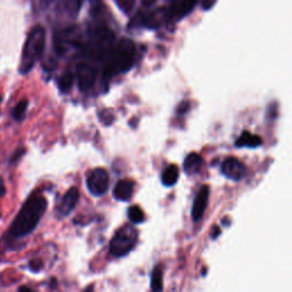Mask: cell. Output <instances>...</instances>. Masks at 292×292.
<instances>
[{"label":"cell","mask_w":292,"mask_h":292,"mask_svg":"<svg viewBox=\"0 0 292 292\" xmlns=\"http://www.w3.org/2000/svg\"><path fill=\"white\" fill-rule=\"evenodd\" d=\"M136 48L132 40L122 39L114 49L110 51L109 63L104 68V80H109L113 75L125 73L135 63Z\"/></svg>","instance_id":"2"},{"label":"cell","mask_w":292,"mask_h":292,"mask_svg":"<svg viewBox=\"0 0 292 292\" xmlns=\"http://www.w3.org/2000/svg\"><path fill=\"white\" fill-rule=\"evenodd\" d=\"M263 144V140L259 136L253 135L249 132H243L241 136L235 140L236 147H250V149H255Z\"/></svg>","instance_id":"12"},{"label":"cell","mask_w":292,"mask_h":292,"mask_svg":"<svg viewBox=\"0 0 292 292\" xmlns=\"http://www.w3.org/2000/svg\"><path fill=\"white\" fill-rule=\"evenodd\" d=\"M43 269V262L40 259H33L30 262V270L34 273H38Z\"/></svg>","instance_id":"23"},{"label":"cell","mask_w":292,"mask_h":292,"mask_svg":"<svg viewBox=\"0 0 292 292\" xmlns=\"http://www.w3.org/2000/svg\"><path fill=\"white\" fill-rule=\"evenodd\" d=\"M19 290L20 291H32V289H31V288H27V287H20Z\"/></svg>","instance_id":"30"},{"label":"cell","mask_w":292,"mask_h":292,"mask_svg":"<svg viewBox=\"0 0 292 292\" xmlns=\"http://www.w3.org/2000/svg\"><path fill=\"white\" fill-rule=\"evenodd\" d=\"M98 116H99V121H102L105 126L112 125L113 121H114V114H113V112L109 109H105L99 112Z\"/></svg>","instance_id":"20"},{"label":"cell","mask_w":292,"mask_h":292,"mask_svg":"<svg viewBox=\"0 0 292 292\" xmlns=\"http://www.w3.org/2000/svg\"><path fill=\"white\" fill-rule=\"evenodd\" d=\"M46 43V32L43 26L33 27L24 45L22 58L20 64V73L26 74L32 70L34 65L40 60L45 49Z\"/></svg>","instance_id":"3"},{"label":"cell","mask_w":292,"mask_h":292,"mask_svg":"<svg viewBox=\"0 0 292 292\" xmlns=\"http://www.w3.org/2000/svg\"><path fill=\"white\" fill-rule=\"evenodd\" d=\"M188 110H190V103L188 102H181L180 104V106H178V109H177V113L178 114H185V113H186Z\"/></svg>","instance_id":"24"},{"label":"cell","mask_w":292,"mask_h":292,"mask_svg":"<svg viewBox=\"0 0 292 292\" xmlns=\"http://www.w3.org/2000/svg\"><path fill=\"white\" fill-rule=\"evenodd\" d=\"M75 73L80 91H88L94 86L97 78V70L88 63H79L75 68Z\"/></svg>","instance_id":"6"},{"label":"cell","mask_w":292,"mask_h":292,"mask_svg":"<svg viewBox=\"0 0 292 292\" xmlns=\"http://www.w3.org/2000/svg\"><path fill=\"white\" fill-rule=\"evenodd\" d=\"M167 15L168 14L166 9L159 8L157 10H154L153 13H151L147 17H145L144 23H145V25L150 27V29H157V27L161 25V23H162V21Z\"/></svg>","instance_id":"15"},{"label":"cell","mask_w":292,"mask_h":292,"mask_svg":"<svg viewBox=\"0 0 292 292\" xmlns=\"http://www.w3.org/2000/svg\"><path fill=\"white\" fill-rule=\"evenodd\" d=\"M138 233L133 226H123L110 242V253L114 257H123L136 246Z\"/></svg>","instance_id":"4"},{"label":"cell","mask_w":292,"mask_h":292,"mask_svg":"<svg viewBox=\"0 0 292 292\" xmlns=\"http://www.w3.org/2000/svg\"><path fill=\"white\" fill-rule=\"evenodd\" d=\"M178 178H180V168L176 164H170L169 167H167L163 170L162 177H161V181L164 186L170 187L174 186L177 183Z\"/></svg>","instance_id":"14"},{"label":"cell","mask_w":292,"mask_h":292,"mask_svg":"<svg viewBox=\"0 0 292 292\" xmlns=\"http://www.w3.org/2000/svg\"><path fill=\"white\" fill-rule=\"evenodd\" d=\"M65 1H67V5L68 9H70V12L73 14H77L79 12L82 3V0H65Z\"/></svg>","instance_id":"21"},{"label":"cell","mask_w":292,"mask_h":292,"mask_svg":"<svg viewBox=\"0 0 292 292\" xmlns=\"http://www.w3.org/2000/svg\"><path fill=\"white\" fill-rule=\"evenodd\" d=\"M1 101H2V97H1V96H0V104H1Z\"/></svg>","instance_id":"31"},{"label":"cell","mask_w":292,"mask_h":292,"mask_svg":"<svg viewBox=\"0 0 292 292\" xmlns=\"http://www.w3.org/2000/svg\"><path fill=\"white\" fill-rule=\"evenodd\" d=\"M209 194H210V190H209L208 185H203L199 190L197 197L194 199L193 207H192V218L194 222H199L204 215L209 201Z\"/></svg>","instance_id":"8"},{"label":"cell","mask_w":292,"mask_h":292,"mask_svg":"<svg viewBox=\"0 0 292 292\" xmlns=\"http://www.w3.org/2000/svg\"><path fill=\"white\" fill-rule=\"evenodd\" d=\"M222 174L228 180L240 181L246 177L247 168L240 160L235 157H228L222 164Z\"/></svg>","instance_id":"7"},{"label":"cell","mask_w":292,"mask_h":292,"mask_svg":"<svg viewBox=\"0 0 292 292\" xmlns=\"http://www.w3.org/2000/svg\"><path fill=\"white\" fill-rule=\"evenodd\" d=\"M216 1H217V0H202V1H201V6H202V8H203L204 10H209V9H211L212 7L215 6Z\"/></svg>","instance_id":"25"},{"label":"cell","mask_w":292,"mask_h":292,"mask_svg":"<svg viewBox=\"0 0 292 292\" xmlns=\"http://www.w3.org/2000/svg\"><path fill=\"white\" fill-rule=\"evenodd\" d=\"M27 105H29V102H27L26 99H22V101H21L19 104H17L15 108L13 109V112H12L13 118L17 120V121L22 120L24 114H25V112H26Z\"/></svg>","instance_id":"19"},{"label":"cell","mask_w":292,"mask_h":292,"mask_svg":"<svg viewBox=\"0 0 292 292\" xmlns=\"http://www.w3.org/2000/svg\"><path fill=\"white\" fill-rule=\"evenodd\" d=\"M79 200V191L77 187H71L62 199L58 212L61 216H67L71 214V211L75 208Z\"/></svg>","instance_id":"9"},{"label":"cell","mask_w":292,"mask_h":292,"mask_svg":"<svg viewBox=\"0 0 292 292\" xmlns=\"http://www.w3.org/2000/svg\"><path fill=\"white\" fill-rule=\"evenodd\" d=\"M198 0H181L180 3H177L176 6L173 7L168 13V16L174 17V19L180 20L184 16H186L192 9L194 8L197 5Z\"/></svg>","instance_id":"11"},{"label":"cell","mask_w":292,"mask_h":292,"mask_svg":"<svg viewBox=\"0 0 292 292\" xmlns=\"http://www.w3.org/2000/svg\"><path fill=\"white\" fill-rule=\"evenodd\" d=\"M128 217L130 222H133L134 224H140L145 219L143 210L139 207H137V205H133V207L128 209Z\"/></svg>","instance_id":"18"},{"label":"cell","mask_w":292,"mask_h":292,"mask_svg":"<svg viewBox=\"0 0 292 292\" xmlns=\"http://www.w3.org/2000/svg\"><path fill=\"white\" fill-rule=\"evenodd\" d=\"M74 81V74L72 72H67V73L62 74L61 78L58 79V88L62 92H67L73 86Z\"/></svg>","instance_id":"16"},{"label":"cell","mask_w":292,"mask_h":292,"mask_svg":"<svg viewBox=\"0 0 292 292\" xmlns=\"http://www.w3.org/2000/svg\"><path fill=\"white\" fill-rule=\"evenodd\" d=\"M157 2V0H142V3L144 6L145 7H150V6H152L153 3H156Z\"/></svg>","instance_id":"28"},{"label":"cell","mask_w":292,"mask_h":292,"mask_svg":"<svg viewBox=\"0 0 292 292\" xmlns=\"http://www.w3.org/2000/svg\"><path fill=\"white\" fill-rule=\"evenodd\" d=\"M151 289L153 291H161L163 289L162 284V270L161 267H156L151 277Z\"/></svg>","instance_id":"17"},{"label":"cell","mask_w":292,"mask_h":292,"mask_svg":"<svg viewBox=\"0 0 292 292\" xmlns=\"http://www.w3.org/2000/svg\"><path fill=\"white\" fill-rule=\"evenodd\" d=\"M110 177L104 168H96L87 177V187L94 197H102L109 190Z\"/></svg>","instance_id":"5"},{"label":"cell","mask_w":292,"mask_h":292,"mask_svg":"<svg viewBox=\"0 0 292 292\" xmlns=\"http://www.w3.org/2000/svg\"><path fill=\"white\" fill-rule=\"evenodd\" d=\"M47 209V200L41 194L34 193L25 201L9 227V234L20 239L34 231Z\"/></svg>","instance_id":"1"},{"label":"cell","mask_w":292,"mask_h":292,"mask_svg":"<svg viewBox=\"0 0 292 292\" xmlns=\"http://www.w3.org/2000/svg\"><path fill=\"white\" fill-rule=\"evenodd\" d=\"M6 193V187H5V184H3V181L1 178H0V198H2L3 195Z\"/></svg>","instance_id":"27"},{"label":"cell","mask_w":292,"mask_h":292,"mask_svg":"<svg viewBox=\"0 0 292 292\" xmlns=\"http://www.w3.org/2000/svg\"><path fill=\"white\" fill-rule=\"evenodd\" d=\"M203 160L198 153H190L184 161V171L187 175H195L200 171Z\"/></svg>","instance_id":"13"},{"label":"cell","mask_w":292,"mask_h":292,"mask_svg":"<svg viewBox=\"0 0 292 292\" xmlns=\"http://www.w3.org/2000/svg\"><path fill=\"white\" fill-rule=\"evenodd\" d=\"M218 234H221V229H219L218 227H215V232H214V234H212V239L217 238Z\"/></svg>","instance_id":"29"},{"label":"cell","mask_w":292,"mask_h":292,"mask_svg":"<svg viewBox=\"0 0 292 292\" xmlns=\"http://www.w3.org/2000/svg\"><path fill=\"white\" fill-rule=\"evenodd\" d=\"M115 1L118 3L120 8L126 13L130 12V9H132L134 6V0H115Z\"/></svg>","instance_id":"22"},{"label":"cell","mask_w":292,"mask_h":292,"mask_svg":"<svg viewBox=\"0 0 292 292\" xmlns=\"http://www.w3.org/2000/svg\"><path fill=\"white\" fill-rule=\"evenodd\" d=\"M24 152H25V150H24V149H20V150H17L16 152L13 154L12 161H10V162H12V163H13V162H14V163L17 162V161H19V160L21 159V157H22V156H23V154H24Z\"/></svg>","instance_id":"26"},{"label":"cell","mask_w":292,"mask_h":292,"mask_svg":"<svg viewBox=\"0 0 292 292\" xmlns=\"http://www.w3.org/2000/svg\"><path fill=\"white\" fill-rule=\"evenodd\" d=\"M134 187H135V184H134L133 180H119L114 186V188H113V197H114L115 200L118 201H122V202L129 201L130 199L133 198Z\"/></svg>","instance_id":"10"}]
</instances>
